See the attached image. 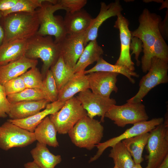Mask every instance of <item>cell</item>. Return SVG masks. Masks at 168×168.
<instances>
[{"label": "cell", "mask_w": 168, "mask_h": 168, "mask_svg": "<svg viewBox=\"0 0 168 168\" xmlns=\"http://www.w3.org/2000/svg\"><path fill=\"white\" fill-rule=\"evenodd\" d=\"M1 18L4 33L2 44L16 40H27L36 35L39 29L36 11L12 13Z\"/></svg>", "instance_id": "cell-1"}, {"label": "cell", "mask_w": 168, "mask_h": 168, "mask_svg": "<svg viewBox=\"0 0 168 168\" xmlns=\"http://www.w3.org/2000/svg\"><path fill=\"white\" fill-rule=\"evenodd\" d=\"M161 21L160 16L145 8L139 17L138 27L131 32L132 37L138 38L142 43L143 55L141 63L142 70L144 73H146L150 68L152 48L156 37L160 33L159 25Z\"/></svg>", "instance_id": "cell-2"}, {"label": "cell", "mask_w": 168, "mask_h": 168, "mask_svg": "<svg viewBox=\"0 0 168 168\" xmlns=\"http://www.w3.org/2000/svg\"><path fill=\"white\" fill-rule=\"evenodd\" d=\"M60 55L58 44L52 36L36 34L27 40L25 56L29 59H40L43 63L41 70L42 77L57 61Z\"/></svg>", "instance_id": "cell-3"}, {"label": "cell", "mask_w": 168, "mask_h": 168, "mask_svg": "<svg viewBox=\"0 0 168 168\" xmlns=\"http://www.w3.org/2000/svg\"><path fill=\"white\" fill-rule=\"evenodd\" d=\"M61 9L57 3L56 0H44L41 6L36 10L39 27L37 35L54 37V41L59 43L67 35L63 19L60 16H55L54 13Z\"/></svg>", "instance_id": "cell-4"}, {"label": "cell", "mask_w": 168, "mask_h": 168, "mask_svg": "<svg viewBox=\"0 0 168 168\" xmlns=\"http://www.w3.org/2000/svg\"><path fill=\"white\" fill-rule=\"evenodd\" d=\"M104 130L100 121L86 116L80 119L68 134L76 146L91 150L100 143Z\"/></svg>", "instance_id": "cell-5"}, {"label": "cell", "mask_w": 168, "mask_h": 168, "mask_svg": "<svg viewBox=\"0 0 168 168\" xmlns=\"http://www.w3.org/2000/svg\"><path fill=\"white\" fill-rule=\"evenodd\" d=\"M149 132L146 145L148 155L145 168H157L168 156V119Z\"/></svg>", "instance_id": "cell-6"}, {"label": "cell", "mask_w": 168, "mask_h": 168, "mask_svg": "<svg viewBox=\"0 0 168 168\" xmlns=\"http://www.w3.org/2000/svg\"><path fill=\"white\" fill-rule=\"evenodd\" d=\"M87 116L86 111L76 97L65 101L58 112L49 116L60 134L68 133L81 118Z\"/></svg>", "instance_id": "cell-7"}, {"label": "cell", "mask_w": 168, "mask_h": 168, "mask_svg": "<svg viewBox=\"0 0 168 168\" xmlns=\"http://www.w3.org/2000/svg\"><path fill=\"white\" fill-rule=\"evenodd\" d=\"M168 63L156 57H153L148 72L140 81L138 92L127 102H142L143 98L154 87L161 84L167 83Z\"/></svg>", "instance_id": "cell-8"}, {"label": "cell", "mask_w": 168, "mask_h": 168, "mask_svg": "<svg viewBox=\"0 0 168 168\" xmlns=\"http://www.w3.org/2000/svg\"><path fill=\"white\" fill-rule=\"evenodd\" d=\"M105 117L122 128L128 124L147 121L149 118L145 106L142 102H130L121 105H113L106 113Z\"/></svg>", "instance_id": "cell-9"}, {"label": "cell", "mask_w": 168, "mask_h": 168, "mask_svg": "<svg viewBox=\"0 0 168 168\" xmlns=\"http://www.w3.org/2000/svg\"><path fill=\"white\" fill-rule=\"evenodd\" d=\"M35 141L33 133L7 120L0 126V148L3 150L24 147Z\"/></svg>", "instance_id": "cell-10"}, {"label": "cell", "mask_w": 168, "mask_h": 168, "mask_svg": "<svg viewBox=\"0 0 168 168\" xmlns=\"http://www.w3.org/2000/svg\"><path fill=\"white\" fill-rule=\"evenodd\" d=\"M76 97L86 111L88 117L91 118L96 116L100 117L102 122L105 121L106 113L116 104L114 99L95 94L89 89L79 92Z\"/></svg>", "instance_id": "cell-11"}, {"label": "cell", "mask_w": 168, "mask_h": 168, "mask_svg": "<svg viewBox=\"0 0 168 168\" xmlns=\"http://www.w3.org/2000/svg\"><path fill=\"white\" fill-rule=\"evenodd\" d=\"M164 119L163 117L155 118L148 121L136 123L119 136L98 143L96 146L98 149L96 153L90 159L89 162H91L97 160L106 148L110 147H112L119 142L150 132L156 126L163 123Z\"/></svg>", "instance_id": "cell-12"}, {"label": "cell", "mask_w": 168, "mask_h": 168, "mask_svg": "<svg viewBox=\"0 0 168 168\" xmlns=\"http://www.w3.org/2000/svg\"><path fill=\"white\" fill-rule=\"evenodd\" d=\"M87 30L76 34H67L58 44L60 55L66 65L72 70L85 47Z\"/></svg>", "instance_id": "cell-13"}, {"label": "cell", "mask_w": 168, "mask_h": 168, "mask_svg": "<svg viewBox=\"0 0 168 168\" xmlns=\"http://www.w3.org/2000/svg\"><path fill=\"white\" fill-rule=\"evenodd\" d=\"M114 27L119 30L121 44L119 57L115 65L125 66L132 71L135 70L134 64L131 59L130 53V45L132 35L128 26V20L121 13L117 16Z\"/></svg>", "instance_id": "cell-14"}, {"label": "cell", "mask_w": 168, "mask_h": 168, "mask_svg": "<svg viewBox=\"0 0 168 168\" xmlns=\"http://www.w3.org/2000/svg\"><path fill=\"white\" fill-rule=\"evenodd\" d=\"M119 74L105 72H96L86 75L89 89L92 92L104 96L110 97L111 93L117 92L116 85Z\"/></svg>", "instance_id": "cell-15"}, {"label": "cell", "mask_w": 168, "mask_h": 168, "mask_svg": "<svg viewBox=\"0 0 168 168\" xmlns=\"http://www.w3.org/2000/svg\"><path fill=\"white\" fill-rule=\"evenodd\" d=\"M100 4V12L97 16L93 18L91 26L88 30L85 46L89 42L96 40L99 29L105 21L111 17L117 16L121 13L123 10L120 2L118 0L108 4L101 2Z\"/></svg>", "instance_id": "cell-16"}, {"label": "cell", "mask_w": 168, "mask_h": 168, "mask_svg": "<svg viewBox=\"0 0 168 168\" xmlns=\"http://www.w3.org/2000/svg\"><path fill=\"white\" fill-rule=\"evenodd\" d=\"M37 59L24 56L19 59L0 66V83L3 85L9 80L20 76L30 68L36 67Z\"/></svg>", "instance_id": "cell-17"}, {"label": "cell", "mask_w": 168, "mask_h": 168, "mask_svg": "<svg viewBox=\"0 0 168 168\" xmlns=\"http://www.w3.org/2000/svg\"><path fill=\"white\" fill-rule=\"evenodd\" d=\"M50 102L46 99L23 101L11 103L8 116L12 119H20L32 116L45 109Z\"/></svg>", "instance_id": "cell-18"}, {"label": "cell", "mask_w": 168, "mask_h": 168, "mask_svg": "<svg viewBox=\"0 0 168 168\" xmlns=\"http://www.w3.org/2000/svg\"><path fill=\"white\" fill-rule=\"evenodd\" d=\"M65 102L57 100L48 103L45 109L29 117L20 119H9L7 120L22 128L33 133L39 124L49 115L53 114L58 111Z\"/></svg>", "instance_id": "cell-19"}, {"label": "cell", "mask_w": 168, "mask_h": 168, "mask_svg": "<svg viewBox=\"0 0 168 168\" xmlns=\"http://www.w3.org/2000/svg\"><path fill=\"white\" fill-rule=\"evenodd\" d=\"M93 18L85 10L82 9L72 13H66L63 23L67 34H76L89 29Z\"/></svg>", "instance_id": "cell-20"}, {"label": "cell", "mask_w": 168, "mask_h": 168, "mask_svg": "<svg viewBox=\"0 0 168 168\" xmlns=\"http://www.w3.org/2000/svg\"><path fill=\"white\" fill-rule=\"evenodd\" d=\"M89 89L86 75L83 72L75 73L59 90L58 100L65 102L78 93Z\"/></svg>", "instance_id": "cell-21"}, {"label": "cell", "mask_w": 168, "mask_h": 168, "mask_svg": "<svg viewBox=\"0 0 168 168\" xmlns=\"http://www.w3.org/2000/svg\"><path fill=\"white\" fill-rule=\"evenodd\" d=\"M27 40H16L2 44L0 46V66L25 56Z\"/></svg>", "instance_id": "cell-22"}, {"label": "cell", "mask_w": 168, "mask_h": 168, "mask_svg": "<svg viewBox=\"0 0 168 168\" xmlns=\"http://www.w3.org/2000/svg\"><path fill=\"white\" fill-rule=\"evenodd\" d=\"M57 129L49 116L44 118L37 126L33 132L38 142L56 147L59 146Z\"/></svg>", "instance_id": "cell-23"}, {"label": "cell", "mask_w": 168, "mask_h": 168, "mask_svg": "<svg viewBox=\"0 0 168 168\" xmlns=\"http://www.w3.org/2000/svg\"><path fill=\"white\" fill-rule=\"evenodd\" d=\"M104 50L97 40L89 42L85 46L77 62L72 69L74 73L84 71L89 65L97 62L103 54Z\"/></svg>", "instance_id": "cell-24"}, {"label": "cell", "mask_w": 168, "mask_h": 168, "mask_svg": "<svg viewBox=\"0 0 168 168\" xmlns=\"http://www.w3.org/2000/svg\"><path fill=\"white\" fill-rule=\"evenodd\" d=\"M30 153L33 161L40 168H54L62 161L60 155L53 154L46 145L38 142Z\"/></svg>", "instance_id": "cell-25"}, {"label": "cell", "mask_w": 168, "mask_h": 168, "mask_svg": "<svg viewBox=\"0 0 168 168\" xmlns=\"http://www.w3.org/2000/svg\"><path fill=\"white\" fill-rule=\"evenodd\" d=\"M149 135V132L145 133L122 141L133 157L135 164H140L144 161L142 153Z\"/></svg>", "instance_id": "cell-26"}, {"label": "cell", "mask_w": 168, "mask_h": 168, "mask_svg": "<svg viewBox=\"0 0 168 168\" xmlns=\"http://www.w3.org/2000/svg\"><path fill=\"white\" fill-rule=\"evenodd\" d=\"M96 64L93 67L87 70H85L84 73L86 74L96 72H105L120 74L127 77L132 84L135 82L132 77H139V75L134 71H132L127 67L116 65L112 64L105 60L101 57L96 62Z\"/></svg>", "instance_id": "cell-27"}, {"label": "cell", "mask_w": 168, "mask_h": 168, "mask_svg": "<svg viewBox=\"0 0 168 168\" xmlns=\"http://www.w3.org/2000/svg\"><path fill=\"white\" fill-rule=\"evenodd\" d=\"M109 156L113 159L114 165L120 168H132L135 164L130 153L122 141L112 147Z\"/></svg>", "instance_id": "cell-28"}, {"label": "cell", "mask_w": 168, "mask_h": 168, "mask_svg": "<svg viewBox=\"0 0 168 168\" xmlns=\"http://www.w3.org/2000/svg\"><path fill=\"white\" fill-rule=\"evenodd\" d=\"M50 68L58 91L74 74L66 65L61 55Z\"/></svg>", "instance_id": "cell-29"}, {"label": "cell", "mask_w": 168, "mask_h": 168, "mask_svg": "<svg viewBox=\"0 0 168 168\" xmlns=\"http://www.w3.org/2000/svg\"><path fill=\"white\" fill-rule=\"evenodd\" d=\"M7 98L10 103L23 101H38L43 99L48 100L44 92L37 88H26L18 93L7 95Z\"/></svg>", "instance_id": "cell-30"}, {"label": "cell", "mask_w": 168, "mask_h": 168, "mask_svg": "<svg viewBox=\"0 0 168 168\" xmlns=\"http://www.w3.org/2000/svg\"><path fill=\"white\" fill-rule=\"evenodd\" d=\"M44 0H18L15 5L10 9L0 12L2 17L16 12H35L41 5Z\"/></svg>", "instance_id": "cell-31"}, {"label": "cell", "mask_w": 168, "mask_h": 168, "mask_svg": "<svg viewBox=\"0 0 168 168\" xmlns=\"http://www.w3.org/2000/svg\"><path fill=\"white\" fill-rule=\"evenodd\" d=\"M21 76L26 88L39 89L42 90L44 93L43 77L36 67L30 68Z\"/></svg>", "instance_id": "cell-32"}, {"label": "cell", "mask_w": 168, "mask_h": 168, "mask_svg": "<svg viewBox=\"0 0 168 168\" xmlns=\"http://www.w3.org/2000/svg\"><path fill=\"white\" fill-rule=\"evenodd\" d=\"M44 93L48 100L50 102H54L58 100V90L55 80L51 70L47 72L43 80Z\"/></svg>", "instance_id": "cell-33"}, {"label": "cell", "mask_w": 168, "mask_h": 168, "mask_svg": "<svg viewBox=\"0 0 168 168\" xmlns=\"http://www.w3.org/2000/svg\"><path fill=\"white\" fill-rule=\"evenodd\" d=\"M152 58L156 57L168 63V46L160 33L156 37L152 48Z\"/></svg>", "instance_id": "cell-34"}, {"label": "cell", "mask_w": 168, "mask_h": 168, "mask_svg": "<svg viewBox=\"0 0 168 168\" xmlns=\"http://www.w3.org/2000/svg\"><path fill=\"white\" fill-rule=\"evenodd\" d=\"M86 0H56V2L66 13H72L82 10L86 4Z\"/></svg>", "instance_id": "cell-35"}, {"label": "cell", "mask_w": 168, "mask_h": 168, "mask_svg": "<svg viewBox=\"0 0 168 168\" xmlns=\"http://www.w3.org/2000/svg\"><path fill=\"white\" fill-rule=\"evenodd\" d=\"M7 96L20 92L26 88L21 76L13 78L3 85Z\"/></svg>", "instance_id": "cell-36"}, {"label": "cell", "mask_w": 168, "mask_h": 168, "mask_svg": "<svg viewBox=\"0 0 168 168\" xmlns=\"http://www.w3.org/2000/svg\"><path fill=\"white\" fill-rule=\"evenodd\" d=\"M11 103L8 101L3 85L0 83V118H5L9 112Z\"/></svg>", "instance_id": "cell-37"}, {"label": "cell", "mask_w": 168, "mask_h": 168, "mask_svg": "<svg viewBox=\"0 0 168 168\" xmlns=\"http://www.w3.org/2000/svg\"><path fill=\"white\" fill-rule=\"evenodd\" d=\"M130 45V49L132 51L130 54L131 56L133 54L135 55V58L136 62V65L139 66L140 62L138 60V58L140 53L143 51L142 43V41L136 37H132Z\"/></svg>", "instance_id": "cell-38"}, {"label": "cell", "mask_w": 168, "mask_h": 168, "mask_svg": "<svg viewBox=\"0 0 168 168\" xmlns=\"http://www.w3.org/2000/svg\"><path fill=\"white\" fill-rule=\"evenodd\" d=\"M159 31L164 39L168 40V9L163 21H161L159 25Z\"/></svg>", "instance_id": "cell-39"}, {"label": "cell", "mask_w": 168, "mask_h": 168, "mask_svg": "<svg viewBox=\"0 0 168 168\" xmlns=\"http://www.w3.org/2000/svg\"><path fill=\"white\" fill-rule=\"evenodd\" d=\"M18 0H0V12L7 11L12 7Z\"/></svg>", "instance_id": "cell-40"}, {"label": "cell", "mask_w": 168, "mask_h": 168, "mask_svg": "<svg viewBox=\"0 0 168 168\" xmlns=\"http://www.w3.org/2000/svg\"><path fill=\"white\" fill-rule=\"evenodd\" d=\"M0 12V19L2 17ZM4 38V33L2 27L0 24V46L2 44Z\"/></svg>", "instance_id": "cell-41"}, {"label": "cell", "mask_w": 168, "mask_h": 168, "mask_svg": "<svg viewBox=\"0 0 168 168\" xmlns=\"http://www.w3.org/2000/svg\"><path fill=\"white\" fill-rule=\"evenodd\" d=\"M25 168H40L33 161L28 162L24 165Z\"/></svg>", "instance_id": "cell-42"}, {"label": "cell", "mask_w": 168, "mask_h": 168, "mask_svg": "<svg viewBox=\"0 0 168 168\" xmlns=\"http://www.w3.org/2000/svg\"><path fill=\"white\" fill-rule=\"evenodd\" d=\"M157 168H168V156L166 157L162 163Z\"/></svg>", "instance_id": "cell-43"}, {"label": "cell", "mask_w": 168, "mask_h": 168, "mask_svg": "<svg viewBox=\"0 0 168 168\" xmlns=\"http://www.w3.org/2000/svg\"><path fill=\"white\" fill-rule=\"evenodd\" d=\"M167 8L168 9V0H166L165 1H163L162 3V5L160 8V10L164 8Z\"/></svg>", "instance_id": "cell-44"}, {"label": "cell", "mask_w": 168, "mask_h": 168, "mask_svg": "<svg viewBox=\"0 0 168 168\" xmlns=\"http://www.w3.org/2000/svg\"><path fill=\"white\" fill-rule=\"evenodd\" d=\"M132 168H143L140 164H135Z\"/></svg>", "instance_id": "cell-45"}, {"label": "cell", "mask_w": 168, "mask_h": 168, "mask_svg": "<svg viewBox=\"0 0 168 168\" xmlns=\"http://www.w3.org/2000/svg\"><path fill=\"white\" fill-rule=\"evenodd\" d=\"M113 168H120L119 167H118L116 165H114V166Z\"/></svg>", "instance_id": "cell-46"}]
</instances>
